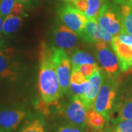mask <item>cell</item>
Returning <instances> with one entry per match:
<instances>
[{
  "instance_id": "2e32d148",
  "label": "cell",
  "mask_w": 132,
  "mask_h": 132,
  "mask_svg": "<svg viewBox=\"0 0 132 132\" xmlns=\"http://www.w3.org/2000/svg\"><path fill=\"white\" fill-rule=\"evenodd\" d=\"M0 14L4 18L10 15H22L24 14V5L18 0H0Z\"/></svg>"
},
{
  "instance_id": "ac0fdd59",
  "label": "cell",
  "mask_w": 132,
  "mask_h": 132,
  "mask_svg": "<svg viewBox=\"0 0 132 132\" xmlns=\"http://www.w3.org/2000/svg\"><path fill=\"white\" fill-rule=\"evenodd\" d=\"M120 5V15L123 32L132 35V3L125 2Z\"/></svg>"
},
{
  "instance_id": "f546056e",
  "label": "cell",
  "mask_w": 132,
  "mask_h": 132,
  "mask_svg": "<svg viewBox=\"0 0 132 132\" xmlns=\"http://www.w3.org/2000/svg\"><path fill=\"white\" fill-rule=\"evenodd\" d=\"M4 20H5V18L0 14V36H1V35L2 33V27H3Z\"/></svg>"
},
{
  "instance_id": "5bb4252c",
  "label": "cell",
  "mask_w": 132,
  "mask_h": 132,
  "mask_svg": "<svg viewBox=\"0 0 132 132\" xmlns=\"http://www.w3.org/2000/svg\"><path fill=\"white\" fill-rule=\"evenodd\" d=\"M102 29L103 27H101L96 19H87L80 38L86 43L90 44L95 45L98 43L104 42L101 38Z\"/></svg>"
},
{
  "instance_id": "ffe728a7",
  "label": "cell",
  "mask_w": 132,
  "mask_h": 132,
  "mask_svg": "<svg viewBox=\"0 0 132 132\" xmlns=\"http://www.w3.org/2000/svg\"><path fill=\"white\" fill-rule=\"evenodd\" d=\"M86 120L87 126L95 129H102L105 126L106 119L104 116L93 108L87 109Z\"/></svg>"
},
{
  "instance_id": "f1b7e54d",
  "label": "cell",
  "mask_w": 132,
  "mask_h": 132,
  "mask_svg": "<svg viewBox=\"0 0 132 132\" xmlns=\"http://www.w3.org/2000/svg\"><path fill=\"white\" fill-rule=\"evenodd\" d=\"M85 132H103V131L102 129H95L89 126H87V128H85Z\"/></svg>"
},
{
  "instance_id": "4316f807",
  "label": "cell",
  "mask_w": 132,
  "mask_h": 132,
  "mask_svg": "<svg viewBox=\"0 0 132 132\" xmlns=\"http://www.w3.org/2000/svg\"><path fill=\"white\" fill-rule=\"evenodd\" d=\"M117 37L121 43L132 46V35L125 32H122Z\"/></svg>"
},
{
  "instance_id": "cb8c5ba5",
  "label": "cell",
  "mask_w": 132,
  "mask_h": 132,
  "mask_svg": "<svg viewBox=\"0 0 132 132\" xmlns=\"http://www.w3.org/2000/svg\"><path fill=\"white\" fill-rule=\"evenodd\" d=\"M112 132H132V120H124L116 123Z\"/></svg>"
},
{
  "instance_id": "52a82bcc",
  "label": "cell",
  "mask_w": 132,
  "mask_h": 132,
  "mask_svg": "<svg viewBox=\"0 0 132 132\" xmlns=\"http://www.w3.org/2000/svg\"><path fill=\"white\" fill-rule=\"evenodd\" d=\"M96 56L99 62L106 74L111 77L117 75L119 70L118 58L112 48L109 47L108 43L100 42L95 44Z\"/></svg>"
},
{
  "instance_id": "3957f363",
  "label": "cell",
  "mask_w": 132,
  "mask_h": 132,
  "mask_svg": "<svg viewBox=\"0 0 132 132\" xmlns=\"http://www.w3.org/2000/svg\"><path fill=\"white\" fill-rule=\"evenodd\" d=\"M52 60L56 68L62 94H67L68 93L72 72L70 58L65 50L52 47Z\"/></svg>"
},
{
  "instance_id": "7a4b0ae2",
  "label": "cell",
  "mask_w": 132,
  "mask_h": 132,
  "mask_svg": "<svg viewBox=\"0 0 132 132\" xmlns=\"http://www.w3.org/2000/svg\"><path fill=\"white\" fill-rule=\"evenodd\" d=\"M114 79L108 74L104 76V81L93 105L95 110L103 114L106 120L110 118L117 95L118 82Z\"/></svg>"
},
{
  "instance_id": "e575fe53",
  "label": "cell",
  "mask_w": 132,
  "mask_h": 132,
  "mask_svg": "<svg viewBox=\"0 0 132 132\" xmlns=\"http://www.w3.org/2000/svg\"><path fill=\"white\" fill-rule=\"evenodd\" d=\"M0 132H3V131H2V130L0 129Z\"/></svg>"
},
{
  "instance_id": "7c38bea8",
  "label": "cell",
  "mask_w": 132,
  "mask_h": 132,
  "mask_svg": "<svg viewBox=\"0 0 132 132\" xmlns=\"http://www.w3.org/2000/svg\"><path fill=\"white\" fill-rule=\"evenodd\" d=\"M114 109L116 113V117L113 119L114 123L132 120V88L126 89L123 92Z\"/></svg>"
},
{
  "instance_id": "44dd1931",
  "label": "cell",
  "mask_w": 132,
  "mask_h": 132,
  "mask_svg": "<svg viewBox=\"0 0 132 132\" xmlns=\"http://www.w3.org/2000/svg\"><path fill=\"white\" fill-rule=\"evenodd\" d=\"M89 87L90 81L87 79L81 84H74L71 82L69 85L68 93L71 95L72 98H78L82 101Z\"/></svg>"
},
{
  "instance_id": "836d02e7",
  "label": "cell",
  "mask_w": 132,
  "mask_h": 132,
  "mask_svg": "<svg viewBox=\"0 0 132 132\" xmlns=\"http://www.w3.org/2000/svg\"><path fill=\"white\" fill-rule=\"evenodd\" d=\"M2 77L0 76V83H1V81H2Z\"/></svg>"
},
{
  "instance_id": "d4e9b609",
  "label": "cell",
  "mask_w": 132,
  "mask_h": 132,
  "mask_svg": "<svg viewBox=\"0 0 132 132\" xmlns=\"http://www.w3.org/2000/svg\"><path fill=\"white\" fill-rule=\"evenodd\" d=\"M87 80L85 76L77 69H72L71 76V82L74 84H81Z\"/></svg>"
},
{
  "instance_id": "9a60e30c",
  "label": "cell",
  "mask_w": 132,
  "mask_h": 132,
  "mask_svg": "<svg viewBox=\"0 0 132 132\" xmlns=\"http://www.w3.org/2000/svg\"><path fill=\"white\" fill-rule=\"evenodd\" d=\"M105 0H72L71 4L75 6L89 19H96Z\"/></svg>"
},
{
  "instance_id": "1f68e13d",
  "label": "cell",
  "mask_w": 132,
  "mask_h": 132,
  "mask_svg": "<svg viewBox=\"0 0 132 132\" xmlns=\"http://www.w3.org/2000/svg\"><path fill=\"white\" fill-rule=\"evenodd\" d=\"M61 1H63L64 2H65V3H69V4H71V2H72V0H61Z\"/></svg>"
},
{
  "instance_id": "4fadbf2b",
  "label": "cell",
  "mask_w": 132,
  "mask_h": 132,
  "mask_svg": "<svg viewBox=\"0 0 132 132\" xmlns=\"http://www.w3.org/2000/svg\"><path fill=\"white\" fill-rule=\"evenodd\" d=\"M111 46L118 57L121 71L127 72L132 67V46L120 42L117 36L113 38Z\"/></svg>"
},
{
  "instance_id": "7402d4cb",
  "label": "cell",
  "mask_w": 132,
  "mask_h": 132,
  "mask_svg": "<svg viewBox=\"0 0 132 132\" xmlns=\"http://www.w3.org/2000/svg\"><path fill=\"white\" fill-rule=\"evenodd\" d=\"M19 132H46V131L43 121L35 119L23 126Z\"/></svg>"
},
{
  "instance_id": "ba28073f",
  "label": "cell",
  "mask_w": 132,
  "mask_h": 132,
  "mask_svg": "<svg viewBox=\"0 0 132 132\" xmlns=\"http://www.w3.org/2000/svg\"><path fill=\"white\" fill-rule=\"evenodd\" d=\"M27 111L19 106L0 107V129L3 132H12L27 116Z\"/></svg>"
},
{
  "instance_id": "e0dca14e",
  "label": "cell",
  "mask_w": 132,
  "mask_h": 132,
  "mask_svg": "<svg viewBox=\"0 0 132 132\" xmlns=\"http://www.w3.org/2000/svg\"><path fill=\"white\" fill-rule=\"evenodd\" d=\"M72 68H77L85 64H95L96 63L95 58L92 54L87 52L74 49L70 53Z\"/></svg>"
},
{
  "instance_id": "30bf717a",
  "label": "cell",
  "mask_w": 132,
  "mask_h": 132,
  "mask_svg": "<svg viewBox=\"0 0 132 132\" xmlns=\"http://www.w3.org/2000/svg\"><path fill=\"white\" fill-rule=\"evenodd\" d=\"M13 48L0 46V76L3 79L15 80L19 73V64L14 60Z\"/></svg>"
},
{
  "instance_id": "d6a6232c",
  "label": "cell",
  "mask_w": 132,
  "mask_h": 132,
  "mask_svg": "<svg viewBox=\"0 0 132 132\" xmlns=\"http://www.w3.org/2000/svg\"><path fill=\"white\" fill-rule=\"evenodd\" d=\"M125 2H131V3H132V0H123V3H125Z\"/></svg>"
},
{
  "instance_id": "6da1fadb",
  "label": "cell",
  "mask_w": 132,
  "mask_h": 132,
  "mask_svg": "<svg viewBox=\"0 0 132 132\" xmlns=\"http://www.w3.org/2000/svg\"><path fill=\"white\" fill-rule=\"evenodd\" d=\"M38 89L43 103L51 106L58 102L62 96L60 85L52 60V47L42 43L39 53Z\"/></svg>"
},
{
  "instance_id": "5b68a950",
  "label": "cell",
  "mask_w": 132,
  "mask_h": 132,
  "mask_svg": "<svg viewBox=\"0 0 132 132\" xmlns=\"http://www.w3.org/2000/svg\"><path fill=\"white\" fill-rule=\"evenodd\" d=\"M57 14L62 24L80 37L87 21V18L83 13L72 4L65 3L58 8Z\"/></svg>"
},
{
  "instance_id": "277c9868",
  "label": "cell",
  "mask_w": 132,
  "mask_h": 132,
  "mask_svg": "<svg viewBox=\"0 0 132 132\" xmlns=\"http://www.w3.org/2000/svg\"><path fill=\"white\" fill-rule=\"evenodd\" d=\"M96 20L101 27L114 37L118 36L123 32L120 10L109 2H104L102 5Z\"/></svg>"
},
{
  "instance_id": "9c48e42d",
  "label": "cell",
  "mask_w": 132,
  "mask_h": 132,
  "mask_svg": "<svg viewBox=\"0 0 132 132\" xmlns=\"http://www.w3.org/2000/svg\"><path fill=\"white\" fill-rule=\"evenodd\" d=\"M53 41L57 48L70 54L79 46V36L65 25L60 24L54 29Z\"/></svg>"
},
{
  "instance_id": "4dcf8cb0",
  "label": "cell",
  "mask_w": 132,
  "mask_h": 132,
  "mask_svg": "<svg viewBox=\"0 0 132 132\" xmlns=\"http://www.w3.org/2000/svg\"><path fill=\"white\" fill-rule=\"evenodd\" d=\"M113 1L114 2H116L118 4H120V5H121L123 3V0H113Z\"/></svg>"
},
{
  "instance_id": "603a6c76",
  "label": "cell",
  "mask_w": 132,
  "mask_h": 132,
  "mask_svg": "<svg viewBox=\"0 0 132 132\" xmlns=\"http://www.w3.org/2000/svg\"><path fill=\"white\" fill-rule=\"evenodd\" d=\"M100 68H101L99 67L97 63H95V64H85L79 66L77 68H72V69H77L81 73H83V75L85 76L86 79H87Z\"/></svg>"
},
{
  "instance_id": "8fae6325",
  "label": "cell",
  "mask_w": 132,
  "mask_h": 132,
  "mask_svg": "<svg viewBox=\"0 0 132 132\" xmlns=\"http://www.w3.org/2000/svg\"><path fill=\"white\" fill-rule=\"evenodd\" d=\"M105 71L101 68L99 70L95 72L93 75L88 77L87 79L90 81V87L87 91L83 100L81 101L87 109L93 108L95 101L101 86L104 81Z\"/></svg>"
},
{
  "instance_id": "83f0119b",
  "label": "cell",
  "mask_w": 132,
  "mask_h": 132,
  "mask_svg": "<svg viewBox=\"0 0 132 132\" xmlns=\"http://www.w3.org/2000/svg\"><path fill=\"white\" fill-rule=\"evenodd\" d=\"M35 1L36 0H18L19 2H20L22 5H24V7H29L32 5Z\"/></svg>"
},
{
  "instance_id": "8992f818",
  "label": "cell",
  "mask_w": 132,
  "mask_h": 132,
  "mask_svg": "<svg viewBox=\"0 0 132 132\" xmlns=\"http://www.w3.org/2000/svg\"><path fill=\"white\" fill-rule=\"evenodd\" d=\"M87 111L84 104L78 98H72L71 101L61 109V113L66 120L73 125L85 129L87 128Z\"/></svg>"
},
{
  "instance_id": "d6986e66",
  "label": "cell",
  "mask_w": 132,
  "mask_h": 132,
  "mask_svg": "<svg viewBox=\"0 0 132 132\" xmlns=\"http://www.w3.org/2000/svg\"><path fill=\"white\" fill-rule=\"evenodd\" d=\"M24 21V18L22 15H10L5 18L3 27H2V33L9 36L15 33L22 25Z\"/></svg>"
},
{
  "instance_id": "484cf974",
  "label": "cell",
  "mask_w": 132,
  "mask_h": 132,
  "mask_svg": "<svg viewBox=\"0 0 132 132\" xmlns=\"http://www.w3.org/2000/svg\"><path fill=\"white\" fill-rule=\"evenodd\" d=\"M85 129L73 124H68L60 127L55 132H85Z\"/></svg>"
}]
</instances>
